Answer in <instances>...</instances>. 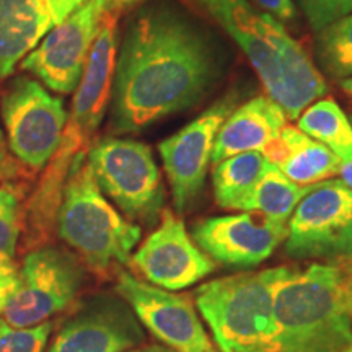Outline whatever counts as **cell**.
I'll return each instance as SVG.
<instances>
[{
  "label": "cell",
  "instance_id": "cell-17",
  "mask_svg": "<svg viewBox=\"0 0 352 352\" xmlns=\"http://www.w3.org/2000/svg\"><path fill=\"white\" fill-rule=\"evenodd\" d=\"M287 126V114L271 96L246 101L223 121L214 142L212 164L245 152H263Z\"/></svg>",
  "mask_w": 352,
  "mask_h": 352
},
{
  "label": "cell",
  "instance_id": "cell-19",
  "mask_svg": "<svg viewBox=\"0 0 352 352\" xmlns=\"http://www.w3.org/2000/svg\"><path fill=\"white\" fill-rule=\"evenodd\" d=\"M261 153L290 182L300 186H311L340 175V158L323 144L303 134L298 127L285 126L279 138Z\"/></svg>",
  "mask_w": 352,
  "mask_h": 352
},
{
  "label": "cell",
  "instance_id": "cell-24",
  "mask_svg": "<svg viewBox=\"0 0 352 352\" xmlns=\"http://www.w3.org/2000/svg\"><path fill=\"white\" fill-rule=\"evenodd\" d=\"M25 189L15 179L0 184V261H12L23 233Z\"/></svg>",
  "mask_w": 352,
  "mask_h": 352
},
{
  "label": "cell",
  "instance_id": "cell-36",
  "mask_svg": "<svg viewBox=\"0 0 352 352\" xmlns=\"http://www.w3.org/2000/svg\"><path fill=\"white\" fill-rule=\"evenodd\" d=\"M341 352H352V342L347 347H344V349H342Z\"/></svg>",
  "mask_w": 352,
  "mask_h": 352
},
{
  "label": "cell",
  "instance_id": "cell-23",
  "mask_svg": "<svg viewBox=\"0 0 352 352\" xmlns=\"http://www.w3.org/2000/svg\"><path fill=\"white\" fill-rule=\"evenodd\" d=\"M315 52L321 69L329 77H352V13L316 32Z\"/></svg>",
  "mask_w": 352,
  "mask_h": 352
},
{
  "label": "cell",
  "instance_id": "cell-5",
  "mask_svg": "<svg viewBox=\"0 0 352 352\" xmlns=\"http://www.w3.org/2000/svg\"><path fill=\"white\" fill-rule=\"evenodd\" d=\"M289 266L219 277L196 290V307L219 352H272L274 287Z\"/></svg>",
  "mask_w": 352,
  "mask_h": 352
},
{
  "label": "cell",
  "instance_id": "cell-32",
  "mask_svg": "<svg viewBox=\"0 0 352 352\" xmlns=\"http://www.w3.org/2000/svg\"><path fill=\"white\" fill-rule=\"evenodd\" d=\"M340 175H341L342 182H344L349 188H352V162H347V164H341Z\"/></svg>",
  "mask_w": 352,
  "mask_h": 352
},
{
  "label": "cell",
  "instance_id": "cell-21",
  "mask_svg": "<svg viewBox=\"0 0 352 352\" xmlns=\"http://www.w3.org/2000/svg\"><path fill=\"white\" fill-rule=\"evenodd\" d=\"M307 189L308 186L290 182L283 171L270 162L252 195L241 206V210L259 214L272 222L287 226Z\"/></svg>",
  "mask_w": 352,
  "mask_h": 352
},
{
  "label": "cell",
  "instance_id": "cell-29",
  "mask_svg": "<svg viewBox=\"0 0 352 352\" xmlns=\"http://www.w3.org/2000/svg\"><path fill=\"white\" fill-rule=\"evenodd\" d=\"M259 7L267 10L270 15L274 19H280L285 21H290L296 19L297 8L294 0H254Z\"/></svg>",
  "mask_w": 352,
  "mask_h": 352
},
{
  "label": "cell",
  "instance_id": "cell-8",
  "mask_svg": "<svg viewBox=\"0 0 352 352\" xmlns=\"http://www.w3.org/2000/svg\"><path fill=\"white\" fill-rule=\"evenodd\" d=\"M85 267L76 254L44 245L26 253L2 320L12 327H36L63 314L77 300Z\"/></svg>",
  "mask_w": 352,
  "mask_h": 352
},
{
  "label": "cell",
  "instance_id": "cell-6",
  "mask_svg": "<svg viewBox=\"0 0 352 352\" xmlns=\"http://www.w3.org/2000/svg\"><path fill=\"white\" fill-rule=\"evenodd\" d=\"M87 160L104 196L129 220L155 222L164 212V183L147 144L104 138L87 151Z\"/></svg>",
  "mask_w": 352,
  "mask_h": 352
},
{
  "label": "cell",
  "instance_id": "cell-14",
  "mask_svg": "<svg viewBox=\"0 0 352 352\" xmlns=\"http://www.w3.org/2000/svg\"><path fill=\"white\" fill-rule=\"evenodd\" d=\"M144 341V329L120 296L88 298L64 321L44 352H127Z\"/></svg>",
  "mask_w": 352,
  "mask_h": 352
},
{
  "label": "cell",
  "instance_id": "cell-20",
  "mask_svg": "<svg viewBox=\"0 0 352 352\" xmlns=\"http://www.w3.org/2000/svg\"><path fill=\"white\" fill-rule=\"evenodd\" d=\"M267 164L270 160L261 152H245L214 165V195L220 208L241 210Z\"/></svg>",
  "mask_w": 352,
  "mask_h": 352
},
{
  "label": "cell",
  "instance_id": "cell-18",
  "mask_svg": "<svg viewBox=\"0 0 352 352\" xmlns=\"http://www.w3.org/2000/svg\"><path fill=\"white\" fill-rule=\"evenodd\" d=\"M54 28L44 0H0V80Z\"/></svg>",
  "mask_w": 352,
  "mask_h": 352
},
{
  "label": "cell",
  "instance_id": "cell-16",
  "mask_svg": "<svg viewBox=\"0 0 352 352\" xmlns=\"http://www.w3.org/2000/svg\"><path fill=\"white\" fill-rule=\"evenodd\" d=\"M114 12L107 8L101 15L64 131L65 138L85 148L103 121L113 95L118 54V15Z\"/></svg>",
  "mask_w": 352,
  "mask_h": 352
},
{
  "label": "cell",
  "instance_id": "cell-31",
  "mask_svg": "<svg viewBox=\"0 0 352 352\" xmlns=\"http://www.w3.org/2000/svg\"><path fill=\"white\" fill-rule=\"evenodd\" d=\"M342 297H344L346 311L352 323V271L342 270Z\"/></svg>",
  "mask_w": 352,
  "mask_h": 352
},
{
  "label": "cell",
  "instance_id": "cell-9",
  "mask_svg": "<svg viewBox=\"0 0 352 352\" xmlns=\"http://www.w3.org/2000/svg\"><path fill=\"white\" fill-rule=\"evenodd\" d=\"M285 252L298 259L352 256V188L336 178L308 186L287 223Z\"/></svg>",
  "mask_w": 352,
  "mask_h": 352
},
{
  "label": "cell",
  "instance_id": "cell-10",
  "mask_svg": "<svg viewBox=\"0 0 352 352\" xmlns=\"http://www.w3.org/2000/svg\"><path fill=\"white\" fill-rule=\"evenodd\" d=\"M116 294L124 300L144 328L176 352H219L206 331L191 298L170 292L120 272Z\"/></svg>",
  "mask_w": 352,
  "mask_h": 352
},
{
  "label": "cell",
  "instance_id": "cell-33",
  "mask_svg": "<svg viewBox=\"0 0 352 352\" xmlns=\"http://www.w3.org/2000/svg\"><path fill=\"white\" fill-rule=\"evenodd\" d=\"M127 352H176L173 349H170V347L166 346H157V344H152V346H138L134 347V349L127 351Z\"/></svg>",
  "mask_w": 352,
  "mask_h": 352
},
{
  "label": "cell",
  "instance_id": "cell-13",
  "mask_svg": "<svg viewBox=\"0 0 352 352\" xmlns=\"http://www.w3.org/2000/svg\"><path fill=\"white\" fill-rule=\"evenodd\" d=\"M129 264L145 283L170 292L191 287L215 270L212 259L170 209L162 212L158 227L131 254Z\"/></svg>",
  "mask_w": 352,
  "mask_h": 352
},
{
  "label": "cell",
  "instance_id": "cell-28",
  "mask_svg": "<svg viewBox=\"0 0 352 352\" xmlns=\"http://www.w3.org/2000/svg\"><path fill=\"white\" fill-rule=\"evenodd\" d=\"M20 175V164L12 157L8 151L3 129L0 126V183L12 182Z\"/></svg>",
  "mask_w": 352,
  "mask_h": 352
},
{
  "label": "cell",
  "instance_id": "cell-22",
  "mask_svg": "<svg viewBox=\"0 0 352 352\" xmlns=\"http://www.w3.org/2000/svg\"><path fill=\"white\" fill-rule=\"evenodd\" d=\"M297 127L328 147L341 164L352 162V122L333 98L316 100L303 109Z\"/></svg>",
  "mask_w": 352,
  "mask_h": 352
},
{
  "label": "cell",
  "instance_id": "cell-11",
  "mask_svg": "<svg viewBox=\"0 0 352 352\" xmlns=\"http://www.w3.org/2000/svg\"><path fill=\"white\" fill-rule=\"evenodd\" d=\"M104 10L107 7L101 0H87L46 33L21 60V69L57 94L76 91Z\"/></svg>",
  "mask_w": 352,
  "mask_h": 352
},
{
  "label": "cell",
  "instance_id": "cell-7",
  "mask_svg": "<svg viewBox=\"0 0 352 352\" xmlns=\"http://www.w3.org/2000/svg\"><path fill=\"white\" fill-rule=\"evenodd\" d=\"M0 120L12 157L41 171L59 151L69 116L63 100L34 78L20 76L0 96Z\"/></svg>",
  "mask_w": 352,
  "mask_h": 352
},
{
  "label": "cell",
  "instance_id": "cell-35",
  "mask_svg": "<svg viewBox=\"0 0 352 352\" xmlns=\"http://www.w3.org/2000/svg\"><path fill=\"white\" fill-rule=\"evenodd\" d=\"M341 88L346 91L347 95L352 96V77L344 78V80H341Z\"/></svg>",
  "mask_w": 352,
  "mask_h": 352
},
{
  "label": "cell",
  "instance_id": "cell-2",
  "mask_svg": "<svg viewBox=\"0 0 352 352\" xmlns=\"http://www.w3.org/2000/svg\"><path fill=\"white\" fill-rule=\"evenodd\" d=\"M208 12L243 50L261 78L267 96L297 120L303 109L327 94L320 70L303 47L270 13L256 12L248 0H191Z\"/></svg>",
  "mask_w": 352,
  "mask_h": 352
},
{
  "label": "cell",
  "instance_id": "cell-30",
  "mask_svg": "<svg viewBox=\"0 0 352 352\" xmlns=\"http://www.w3.org/2000/svg\"><path fill=\"white\" fill-rule=\"evenodd\" d=\"M47 8H50L54 26L64 21L70 13H74L77 8H80L87 0H44Z\"/></svg>",
  "mask_w": 352,
  "mask_h": 352
},
{
  "label": "cell",
  "instance_id": "cell-27",
  "mask_svg": "<svg viewBox=\"0 0 352 352\" xmlns=\"http://www.w3.org/2000/svg\"><path fill=\"white\" fill-rule=\"evenodd\" d=\"M20 267L12 261H0V316L6 310L12 294L19 285Z\"/></svg>",
  "mask_w": 352,
  "mask_h": 352
},
{
  "label": "cell",
  "instance_id": "cell-4",
  "mask_svg": "<svg viewBox=\"0 0 352 352\" xmlns=\"http://www.w3.org/2000/svg\"><path fill=\"white\" fill-rule=\"evenodd\" d=\"M87 151L77 152L70 164L56 228L83 266L107 276L114 267L129 263L142 230L122 217L101 192L88 165Z\"/></svg>",
  "mask_w": 352,
  "mask_h": 352
},
{
  "label": "cell",
  "instance_id": "cell-25",
  "mask_svg": "<svg viewBox=\"0 0 352 352\" xmlns=\"http://www.w3.org/2000/svg\"><path fill=\"white\" fill-rule=\"evenodd\" d=\"M52 329V321L36 327H12L0 320V352H44Z\"/></svg>",
  "mask_w": 352,
  "mask_h": 352
},
{
  "label": "cell",
  "instance_id": "cell-12",
  "mask_svg": "<svg viewBox=\"0 0 352 352\" xmlns=\"http://www.w3.org/2000/svg\"><path fill=\"white\" fill-rule=\"evenodd\" d=\"M235 104V94L223 96L199 118L158 145L178 212H184L201 195L209 165L212 164L217 132Z\"/></svg>",
  "mask_w": 352,
  "mask_h": 352
},
{
  "label": "cell",
  "instance_id": "cell-3",
  "mask_svg": "<svg viewBox=\"0 0 352 352\" xmlns=\"http://www.w3.org/2000/svg\"><path fill=\"white\" fill-rule=\"evenodd\" d=\"M272 352H341L352 342L342 297V270L310 264L289 271L274 287Z\"/></svg>",
  "mask_w": 352,
  "mask_h": 352
},
{
  "label": "cell",
  "instance_id": "cell-1",
  "mask_svg": "<svg viewBox=\"0 0 352 352\" xmlns=\"http://www.w3.org/2000/svg\"><path fill=\"white\" fill-rule=\"evenodd\" d=\"M222 74V51L208 30L170 3L144 7L127 25L116 54L113 129L139 132L191 108Z\"/></svg>",
  "mask_w": 352,
  "mask_h": 352
},
{
  "label": "cell",
  "instance_id": "cell-15",
  "mask_svg": "<svg viewBox=\"0 0 352 352\" xmlns=\"http://www.w3.org/2000/svg\"><path fill=\"white\" fill-rule=\"evenodd\" d=\"M287 236V226L254 212L204 219L192 228V240L212 261L253 267L266 261Z\"/></svg>",
  "mask_w": 352,
  "mask_h": 352
},
{
  "label": "cell",
  "instance_id": "cell-26",
  "mask_svg": "<svg viewBox=\"0 0 352 352\" xmlns=\"http://www.w3.org/2000/svg\"><path fill=\"white\" fill-rule=\"evenodd\" d=\"M315 32L352 13V0H297Z\"/></svg>",
  "mask_w": 352,
  "mask_h": 352
},
{
  "label": "cell",
  "instance_id": "cell-34",
  "mask_svg": "<svg viewBox=\"0 0 352 352\" xmlns=\"http://www.w3.org/2000/svg\"><path fill=\"white\" fill-rule=\"evenodd\" d=\"M104 3V7L109 8V10H118L120 7L129 6V3L138 2V0H101Z\"/></svg>",
  "mask_w": 352,
  "mask_h": 352
}]
</instances>
